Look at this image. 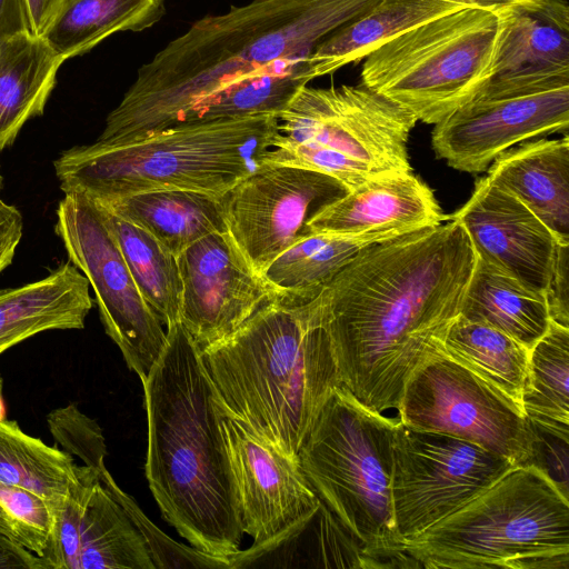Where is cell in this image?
<instances>
[{"instance_id": "37", "label": "cell", "mask_w": 569, "mask_h": 569, "mask_svg": "<svg viewBox=\"0 0 569 569\" xmlns=\"http://www.w3.org/2000/svg\"><path fill=\"white\" fill-rule=\"evenodd\" d=\"M47 420L52 436L66 452L78 456L83 465L104 466L107 448L102 430L74 403L51 411Z\"/></svg>"}, {"instance_id": "38", "label": "cell", "mask_w": 569, "mask_h": 569, "mask_svg": "<svg viewBox=\"0 0 569 569\" xmlns=\"http://www.w3.org/2000/svg\"><path fill=\"white\" fill-rule=\"evenodd\" d=\"M545 295L551 321L569 328V243L559 247Z\"/></svg>"}, {"instance_id": "3", "label": "cell", "mask_w": 569, "mask_h": 569, "mask_svg": "<svg viewBox=\"0 0 569 569\" xmlns=\"http://www.w3.org/2000/svg\"><path fill=\"white\" fill-rule=\"evenodd\" d=\"M146 477L163 519L199 551L229 559L242 526L221 429L223 407L201 352L180 323L148 376Z\"/></svg>"}, {"instance_id": "1", "label": "cell", "mask_w": 569, "mask_h": 569, "mask_svg": "<svg viewBox=\"0 0 569 569\" xmlns=\"http://www.w3.org/2000/svg\"><path fill=\"white\" fill-rule=\"evenodd\" d=\"M476 260L450 217L360 250L306 302L327 333L341 385L371 409L398 410L410 376L445 352Z\"/></svg>"}, {"instance_id": "34", "label": "cell", "mask_w": 569, "mask_h": 569, "mask_svg": "<svg viewBox=\"0 0 569 569\" xmlns=\"http://www.w3.org/2000/svg\"><path fill=\"white\" fill-rule=\"evenodd\" d=\"M307 58L278 60L227 86L199 104L184 122L266 113L278 116L299 89L312 80Z\"/></svg>"}, {"instance_id": "22", "label": "cell", "mask_w": 569, "mask_h": 569, "mask_svg": "<svg viewBox=\"0 0 569 569\" xmlns=\"http://www.w3.org/2000/svg\"><path fill=\"white\" fill-rule=\"evenodd\" d=\"M229 562V569L375 568L363 543L321 500L308 516L272 539L239 550Z\"/></svg>"}, {"instance_id": "11", "label": "cell", "mask_w": 569, "mask_h": 569, "mask_svg": "<svg viewBox=\"0 0 569 569\" xmlns=\"http://www.w3.org/2000/svg\"><path fill=\"white\" fill-rule=\"evenodd\" d=\"M56 233L69 261L88 279L106 333L129 369L148 376L167 345V331L140 293L100 207L82 193H64Z\"/></svg>"}, {"instance_id": "6", "label": "cell", "mask_w": 569, "mask_h": 569, "mask_svg": "<svg viewBox=\"0 0 569 569\" xmlns=\"http://www.w3.org/2000/svg\"><path fill=\"white\" fill-rule=\"evenodd\" d=\"M418 568L569 569V500L537 466H513L405 542Z\"/></svg>"}, {"instance_id": "16", "label": "cell", "mask_w": 569, "mask_h": 569, "mask_svg": "<svg viewBox=\"0 0 569 569\" xmlns=\"http://www.w3.org/2000/svg\"><path fill=\"white\" fill-rule=\"evenodd\" d=\"M224 409V408H223ZM243 533L268 541L312 512L319 497L299 458L267 441L226 410L221 418Z\"/></svg>"}, {"instance_id": "29", "label": "cell", "mask_w": 569, "mask_h": 569, "mask_svg": "<svg viewBox=\"0 0 569 569\" xmlns=\"http://www.w3.org/2000/svg\"><path fill=\"white\" fill-rule=\"evenodd\" d=\"M164 12V0H63L42 37L67 60L116 32L150 28Z\"/></svg>"}, {"instance_id": "42", "label": "cell", "mask_w": 569, "mask_h": 569, "mask_svg": "<svg viewBox=\"0 0 569 569\" xmlns=\"http://www.w3.org/2000/svg\"><path fill=\"white\" fill-rule=\"evenodd\" d=\"M62 2L63 0H26L30 30L33 34L46 33Z\"/></svg>"}, {"instance_id": "40", "label": "cell", "mask_w": 569, "mask_h": 569, "mask_svg": "<svg viewBox=\"0 0 569 569\" xmlns=\"http://www.w3.org/2000/svg\"><path fill=\"white\" fill-rule=\"evenodd\" d=\"M0 569H51L46 559L0 535Z\"/></svg>"}, {"instance_id": "4", "label": "cell", "mask_w": 569, "mask_h": 569, "mask_svg": "<svg viewBox=\"0 0 569 569\" xmlns=\"http://www.w3.org/2000/svg\"><path fill=\"white\" fill-rule=\"evenodd\" d=\"M200 352L224 410L295 457L342 386L327 333L306 303L276 300Z\"/></svg>"}, {"instance_id": "41", "label": "cell", "mask_w": 569, "mask_h": 569, "mask_svg": "<svg viewBox=\"0 0 569 569\" xmlns=\"http://www.w3.org/2000/svg\"><path fill=\"white\" fill-rule=\"evenodd\" d=\"M31 32L26 0H0V38Z\"/></svg>"}, {"instance_id": "9", "label": "cell", "mask_w": 569, "mask_h": 569, "mask_svg": "<svg viewBox=\"0 0 569 569\" xmlns=\"http://www.w3.org/2000/svg\"><path fill=\"white\" fill-rule=\"evenodd\" d=\"M498 9L462 7L416 26L365 58L361 83L436 124L471 100L488 78Z\"/></svg>"}, {"instance_id": "33", "label": "cell", "mask_w": 569, "mask_h": 569, "mask_svg": "<svg viewBox=\"0 0 569 569\" xmlns=\"http://www.w3.org/2000/svg\"><path fill=\"white\" fill-rule=\"evenodd\" d=\"M569 328L556 322L529 351L521 398L527 418L545 432L568 440Z\"/></svg>"}, {"instance_id": "13", "label": "cell", "mask_w": 569, "mask_h": 569, "mask_svg": "<svg viewBox=\"0 0 569 569\" xmlns=\"http://www.w3.org/2000/svg\"><path fill=\"white\" fill-rule=\"evenodd\" d=\"M347 191L331 176L264 163L222 196L228 232L261 274L286 249L311 234V218Z\"/></svg>"}, {"instance_id": "10", "label": "cell", "mask_w": 569, "mask_h": 569, "mask_svg": "<svg viewBox=\"0 0 569 569\" xmlns=\"http://www.w3.org/2000/svg\"><path fill=\"white\" fill-rule=\"evenodd\" d=\"M397 411L411 428L463 439L513 466L538 467L539 435L523 410L445 352L410 376Z\"/></svg>"}, {"instance_id": "20", "label": "cell", "mask_w": 569, "mask_h": 569, "mask_svg": "<svg viewBox=\"0 0 569 569\" xmlns=\"http://www.w3.org/2000/svg\"><path fill=\"white\" fill-rule=\"evenodd\" d=\"M449 219L432 190L411 172L370 179L325 207L308 222L311 233H409Z\"/></svg>"}, {"instance_id": "5", "label": "cell", "mask_w": 569, "mask_h": 569, "mask_svg": "<svg viewBox=\"0 0 569 569\" xmlns=\"http://www.w3.org/2000/svg\"><path fill=\"white\" fill-rule=\"evenodd\" d=\"M278 126L272 113L188 121L118 143L70 148L53 167L64 193L97 201L159 189L222 197L264 164Z\"/></svg>"}, {"instance_id": "19", "label": "cell", "mask_w": 569, "mask_h": 569, "mask_svg": "<svg viewBox=\"0 0 569 569\" xmlns=\"http://www.w3.org/2000/svg\"><path fill=\"white\" fill-rule=\"evenodd\" d=\"M451 219L468 233L476 253L528 288L546 293L562 242L520 200L487 176Z\"/></svg>"}, {"instance_id": "7", "label": "cell", "mask_w": 569, "mask_h": 569, "mask_svg": "<svg viewBox=\"0 0 569 569\" xmlns=\"http://www.w3.org/2000/svg\"><path fill=\"white\" fill-rule=\"evenodd\" d=\"M398 418L343 386L327 398L298 458L319 499L363 543L375 568H418L393 522L391 477Z\"/></svg>"}, {"instance_id": "31", "label": "cell", "mask_w": 569, "mask_h": 569, "mask_svg": "<svg viewBox=\"0 0 569 569\" xmlns=\"http://www.w3.org/2000/svg\"><path fill=\"white\" fill-rule=\"evenodd\" d=\"M97 204L144 300L167 329L180 323L182 281L177 256L139 224Z\"/></svg>"}, {"instance_id": "27", "label": "cell", "mask_w": 569, "mask_h": 569, "mask_svg": "<svg viewBox=\"0 0 569 569\" xmlns=\"http://www.w3.org/2000/svg\"><path fill=\"white\" fill-rule=\"evenodd\" d=\"M459 315L507 333L529 350L551 323L545 293L478 254Z\"/></svg>"}, {"instance_id": "39", "label": "cell", "mask_w": 569, "mask_h": 569, "mask_svg": "<svg viewBox=\"0 0 569 569\" xmlns=\"http://www.w3.org/2000/svg\"><path fill=\"white\" fill-rule=\"evenodd\" d=\"M22 230L20 211L0 199V273L12 262Z\"/></svg>"}, {"instance_id": "35", "label": "cell", "mask_w": 569, "mask_h": 569, "mask_svg": "<svg viewBox=\"0 0 569 569\" xmlns=\"http://www.w3.org/2000/svg\"><path fill=\"white\" fill-rule=\"evenodd\" d=\"M53 525V510L41 496L19 486L0 482L1 536L43 558L51 541Z\"/></svg>"}, {"instance_id": "18", "label": "cell", "mask_w": 569, "mask_h": 569, "mask_svg": "<svg viewBox=\"0 0 569 569\" xmlns=\"http://www.w3.org/2000/svg\"><path fill=\"white\" fill-rule=\"evenodd\" d=\"M499 33L488 78L473 98L569 86L567 0H515L498 9Z\"/></svg>"}, {"instance_id": "17", "label": "cell", "mask_w": 569, "mask_h": 569, "mask_svg": "<svg viewBox=\"0 0 569 569\" xmlns=\"http://www.w3.org/2000/svg\"><path fill=\"white\" fill-rule=\"evenodd\" d=\"M103 467H79L43 556L51 569H156L140 532L103 485Z\"/></svg>"}, {"instance_id": "21", "label": "cell", "mask_w": 569, "mask_h": 569, "mask_svg": "<svg viewBox=\"0 0 569 569\" xmlns=\"http://www.w3.org/2000/svg\"><path fill=\"white\" fill-rule=\"evenodd\" d=\"M487 177L520 200L562 242L569 243V137L510 148Z\"/></svg>"}, {"instance_id": "14", "label": "cell", "mask_w": 569, "mask_h": 569, "mask_svg": "<svg viewBox=\"0 0 569 569\" xmlns=\"http://www.w3.org/2000/svg\"><path fill=\"white\" fill-rule=\"evenodd\" d=\"M180 325L201 351L278 300L228 231L210 233L178 257Z\"/></svg>"}, {"instance_id": "32", "label": "cell", "mask_w": 569, "mask_h": 569, "mask_svg": "<svg viewBox=\"0 0 569 569\" xmlns=\"http://www.w3.org/2000/svg\"><path fill=\"white\" fill-rule=\"evenodd\" d=\"M79 467L70 453L26 433L16 421H0V482L38 493L54 516L77 486Z\"/></svg>"}, {"instance_id": "24", "label": "cell", "mask_w": 569, "mask_h": 569, "mask_svg": "<svg viewBox=\"0 0 569 569\" xmlns=\"http://www.w3.org/2000/svg\"><path fill=\"white\" fill-rule=\"evenodd\" d=\"M64 61L42 36L0 38V152L29 119L43 113Z\"/></svg>"}, {"instance_id": "26", "label": "cell", "mask_w": 569, "mask_h": 569, "mask_svg": "<svg viewBox=\"0 0 569 569\" xmlns=\"http://www.w3.org/2000/svg\"><path fill=\"white\" fill-rule=\"evenodd\" d=\"M462 7L447 0H379L316 47L307 58L310 77L358 62L393 37Z\"/></svg>"}, {"instance_id": "2", "label": "cell", "mask_w": 569, "mask_h": 569, "mask_svg": "<svg viewBox=\"0 0 569 569\" xmlns=\"http://www.w3.org/2000/svg\"><path fill=\"white\" fill-rule=\"evenodd\" d=\"M379 0H252L196 21L142 64L97 142L187 121L204 100L282 59L307 58Z\"/></svg>"}, {"instance_id": "30", "label": "cell", "mask_w": 569, "mask_h": 569, "mask_svg": "<svg viewBox=\"0 0 569 569\" xmlns=\"http://www.w3.org/2000/svg\"><path fill=\"white\" fill-rule=\"evenodd\" d=\"M443 351L522 409L527 347L491 326L459 315L446 332Z\"/></svg>"}, {"instance_id": "12", "label": "cell", "mask_w": 569, "mask_h": 569, "mask_svg": "<svg viewBox=\"0 0 569 569\" xmlns=\"http://www.w3.org/2000/svg\"><path fill=\"white\" fill-rule=\"evenodd\" d=\"M513 465L463 439L403 425L393 440L391 502L403 545L460 509Z\"/></svg>"}, {"instance_id": "44", "label": "cell", "mask_w": 569, "mask_h": 569, "mask_svg": "<svg viewBox=\"0 0 569 569\" xmlns=\"http://www.w3.org/2000/svg\"><path fill=\"white\" fill-rule=\"evenodd\" d=\"M0 190H1V188H0Z\"/></svg>"}, {"instance_id": "43", "label": "cell", "mask_w": 569, "mask_h": 569, "mask_svg": "<svg viewBox=\"0 0 569 569\" xmlns=\"http://www.w3.org/2000/svg\"><path fill=\"white\" fill-rule=\"evenodd\" d=\"M465 7H479L487 9H499L515 0H447Z\"/></svg>"}, {"instance_id": "28", "label": "cell", "mask_w": 569, "mask_h": 569, "mask_svg": "<svg viewBox=\"0 0 569 569\" xmlns=\"http://www.w3.org/2000/svg\"><path fill=\"white\" fill-rule=\"evenodd\" d=\"M402 234L311 233L279 254L261 276L279 301L287 305L306 303L313 299L360 250Z\"/></svg>"}, {"instance_id": "15", "label": "cell", "mask_w": 569, "mask_h": 569, "mask_svg": "<svg viewBox=\"0 0 569 569\" xmlns=\"http://www.w3.org/2000/svg\"><path fill=\"white\" fill-rule=\"evenodd\" d=\"M569 86L520 94L472 98L435 124L431 144L459 171L478 173L515 144L568 133Z\"/></svg>"}, {"instance_id": "8", "label": "cell", "mask_w": 569, "mask_h": 569, "mask_svg": "<svg viewBox=\"0 0 569 569\" xmlns=\"http://www.w3.org/2000/svg\"><path fill=\"white\" fill-rule=\"evenodd\" d=\"M264 163L333 177L348 190L379 176L411 172L408 141L417 118L361 82L303 86L278 114Z\"/></svg>"}, {"instance_id": "36", "label": "cell", "mask_w": 569, "mask_h": 569, "mask_svg": "<svg viewBox=\"0 0 569 569\" xmlns=\"http://www.w3.org/2000/svg\"><path fill=\"white\" fill-rule=\"evenodd\" d=\"M100 477L140 532L156 568L229 569V559L204 553L164 535L144 516L136 501L118 487L106 467L101 469Z\"/></svg>"}, {"instance_id": "25", "label": "cell", "mask_w": 569, "mask_h": 569, "mask_svg": "<svg viewBox=\"0 0 569 569\" xmlns=\"http://www.w3.org/2000/svg\"><path fill=\"white\" fill-rule=\"evenodd\" d=\"M94 201L149 231L177 257L199 239L228 231L222 197L203 192L159 189Z\"/></svg>"}, {"instance_id": "23", "label": "cell", "mask_w": 569, "mask_h": 569, "mask_svg": "<svg viewBox=\"0 0 569 569\" xmlns=\"http://www.w3.org/2000/svg\"><path fill=\"white\" fill-rule=\"evenodd\" d=\"M89 290L70 261L40 280L0 290V355L43 331L82 329L93 306Z\"/></svg>"}]
</instances>
